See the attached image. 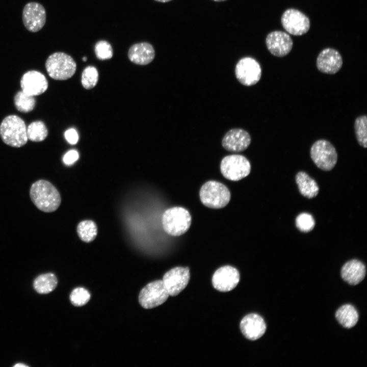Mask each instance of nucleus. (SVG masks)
<instances>
[{
  "instance_id": "25",
  "label": "nucleus",
  "mask_w": 367,
  "mask_h": 367,
  "mask_svg": "<svg viewBox=\"0 0 367 367\" xmlns=\"http://www.w3.org/2000/svg\"><path fill=\"white\" fill-rule=\"evenodd\" d=\"M27 137L29 140L35 142L44 140L48 135V130L42 121H35L31 123L27 127Z\"/></svg>"
},
{
  "instance_id": "18",
  "label": "nucleus",
  "mask_w": 367,
  "mask_h": 367,
  "mask_svg": "<svg viewBox=\"0 0 367 367\" xmlns=\"http://www.w3.org/2000/svg\"><path fill=\"white\" fill-rule=\"evenodd\" d=\"M240 329L243 334L248 339L256 340L265 333L266 324L259 315L251 313L246 316L240 323Z\"/></svg>"
},
{
  "instance_id": "9",
  "label": "nucleus",
  "mask_w": 367,
  "mask_h": 367,
  "mask_svg": "<svg viewBox=\"0 0 367 367\" xmlns=\"http://www.w3.org/2000/svg\"><path fill=\"white\" fill-rule=\"evenodd\" d=\"M281 22L287 32L295 36L306 34L310 27L309 18L300 11L294 8L288 9L283 12Z\"/></svg>"
},
{
  "instance_id": "21",
  "label": "nucleus",
  "mask_w": 367,
  "mask_h": 367,
  "mask_svg": "<svg viewBox=\"0 0 367 367\" xmlns=\"http://www.w3.org/2000/svg\"><path fill=\"white\" fill-rule=\"evenodd\" d=\"M296 181L300 193L308 198L316 197L319 191L316 181L303 171L299 172L296 176Z\"/></svg>"
},
{
  "instance_id": "22",
  "label": "nucleus",
  "mask_w": 367,
  "mask_h": 367,
  "mask_svg": "<svg viewBox=\"0 0 367 367\" xmlns=\"http://www.w3.org/2000/svg\"><path fill=\"white\" fill-rule=\"evenodd\" d=\"M335 318L338 323L346 328H351L357 324L359 316L355 308L351 304L340 307L335 312Z\"/></svg>"
},
{
  "instance_id": "20",
  "label": "nucleus",
  "mask_w": 367,
  "mask_h": 367,
  "mask_svg": "<svg viewBox=\"0 0 367 367\" xmlns=\"http://www.w3.org/2000/svg\"><path fill=\"white\" fill-rule=\"evenodd\" d=\"M154 57V48L148 42L135 44L129 48L128 52L129 60L138 65H147L152 61Z\"/></svg>"
},
{
  "instance_id": "12",
  "label": "nucleus",
  "mask_w": 367,
  "mask_h": 367,
  "mask_svg": "<svg viewBox=\"0 0 367 367\" xmlns=\"http://www.w3.org/2000/svg\"><path fill=\"white\" fill-rule=\"evenodd\" d=\"M22 21L26 29L31 32H37L44 25L46 12L44 7L36 2L27 4L23 9Z\"/></svg>"
},
{
  "instance_id": "31",
  "label": "nucleus",
  "mask_w": 367,
  "mask_h": 367,
  "mask_svg": "<svg viewBox=\"0 0 367 367\" xmlns=\"http://www.w3.org/2000/svg\"><path fill=\"white\" fill-rule=\"evenodd\" d=\"M94 51L96 57L101 60L110 59L113 55L111 45L105 40L98 41L95 45Z\"/></svg>"
},
{
  "instance_id": "14",
  "label": "nucleus",
  "mask_w": 367,
  "mask_h": 367,
  "mask_svg": "<svg viewBox=\"0 0 367 367\" xmlns=\"http://www.w3.org/2000/svg\"><path fill=\"white\" fill-rule=\"evenodd\" d=\"M240 280L239 271L234 267L225 266L219 268L213 275L214 287L220 292H228L234 289Z\"/></svg>"
},
{
  "instance_id": "15",
  "label": "nucleus",
  "mask_w": 367,
  "mask_h": 367,
  "mask_svg": "<svg viewBox=\"0 0 367 367\" xmlns=\"http://www.w3.org/2000/svg\"><path fill=\"white\" fill-rule=\"evenodd\" d=\"M48 86V81L44 75L36 70L27 71L20 80L22 91L34 96L43 94L47 89Z\"/></svg>"
},
{
  "instance_id": "16",
  "label": "nucleus",
  "mask_w": 367,
  "mask_h": 367,
  "mask_svg": "<svg viewBox=\"0 0 367 367\" xmlns=\"http://www.w3.org/2000/svg\"><path fill=\"white\" fill-rule=\"evenodd\" d=\"M343 59L340 53L332 48H326L319 54L316 65L321 72L333 74L342 67Z\"/></svg>"
},
{
  "instance_id": "23",
  "label": "nucleus",
  "mask_w": 367,
  "mask_h": 367,
  "mask_svg": "<svg viewBox=\"0 0 367 367\" xmlns=\"http://www.w3.org/2000/svg\"><path fill=\"white\" fill-rule=\"evenodd\" d=\"M58 280L51 273L43 274L38 276L34 281V287L39 294H46L52 292L57 286Z\"/></svg>"
},
{
  "instance_id": "32",
  "label": "nucleus",
  "mask_w": 367,
  "mask_h": 367,
  "mask_svg": "<svg viewBox=\"0 0 367 367\" xmlns=\"http://www.w3.org/2000/svg\"><path fill=\"white\" fill-rule=\"evenodd\" d=\"M79 157L78 152L75 150H71L68 151L63 156V160L64 163L67 165H70L76 161Z\"/></svg>"
},
{
  "instance_id": "7",
  "label": "nucleus",
  "mask_w": 367,
  "mask_h": 367,
  "mask_svg": "<svg viewBox=\"0 0 367 367\" xmlns=\"http://www.w3.org/2000/svg\"><path fill=\"white\" fill-rule=\"evenodd\" d=\"M220 170L225 178L232 181H238L249 174L251 165L244 156L232 154L227 155L222 160Z\"/></svg>"
},
{
  "instance_id": "29",
  "label": "nucleus",
  "mask_w": 367,
  "mask_h": 367,
  "mask_svg": "<svg viewBox=\"0 0 367 367\" xmlns=\"http://www.w3.org/2000/svg\"><path fill=\"white\" fill-rule=\"evenodd\" d=\"M90 298L89 292L83 287L74 289L70 295V301L75 306H82L85 305L89 301Z\"/></svg>"
},
{
  "instance_id": "35",
  "label": "nucleus",
  "mask_w": 367,
  "mask_h": 367,
  "mask_svg": "<svg viewBox=\"0 0 367 367\" xmlns=\"http://www.w3.org/2000/svg\"><path fill=\"white\" fill-rule=\"evenodd\" d=\"M157 2H162V3H166L168 2L169 1H171V0H155Z\"/></svg>"
},
{
  "instance_id": "36",
  "label": "nucleus",
  "mask_w": 367,
  "mask_h": 367,
  "mask_svg": "<svg viewBox=\"0 0 367 367\" xmlns=\"http://www.w3.org/2000/svg\"><path fill=\"white\" fill-rule=\"evenodd\" d=\"M213 1H215V2H219L225 1H226V0H213Z\"/></svg>"
},
{
  "instance_id": "37",
  "label": "nucleus",
  "mask_w": 367,
  "mask_h": 367,
  "mask_svg": "<svg viewBox=\"0 0 367 367\" xmlns=\"http://www.w3.org/2000/svg\"><path fill=\"white\" fill-rule=\"evenodd\" d=\"M83 60L84 61H86V60H87V57H84L83 58Z\"/></svg>"
},
{
  "instance_id": "19",
  "label": "nucleus",
  "mask_w": 367,
  "mask_h": 367,
  "mask_svg": "<svg viewBox=\"0 0 367 367\" xmlns=\"http://www.w3.org/2000/svg\"><path fill=\"white\" fill-rule=\"evenodd\" d=\"M366 274L365 265L360 260L353 259L344 264L341 269L343 279L351 285H356L364 279Z\"/></svg>"
},
{
  "instance_id": "27",
  "label": "nucleus",
  "mask_w": 367,
  "mask_h": 367,
  "mask_svg": "<svg viewBox=\"0 0 367 367\" xmlns=\"http://www.w3.org/2000/svg\"><path fill=\"white\" fill-rule=\"evenodd\" d=\"M357 140L360 146L367 147V117L366 115L358 117L354 123Z\"/></svg>"
},
{
  "instance_id": "26",
  "label": "nucleus",
  "mask_w": 367,
  "mask_h": 367,
  "mask_svg": "<svg viewBox=\"0 0 367 367\" xmlns=\"http://www.w3.org/2000/svg\"><path fill=\"white\" fill-rule=\"evenodd\" d=\"M14 103L19 112L27 113L33 110L36 105V100L34 96L19 91L14 96Z\"/></svg>"
},
{
  "instance_id": "5",
  "label": "nucleus",
  "mask_w": 367,
  "mask_h": 367,
  "mask_svg": "<svg viewBox=\"0 0 367 367\" xmlns=\"http://www.w3.org/2000/svg\"><path fill=\"white\" fill-rule=\"evenodd\" d=\"M199 196L205 206L212 208L225 207L230 200L231 195L227 187L215 180H209L201 187Z\"/></svg>"
},
{
  "instance_id": "17",
  "label": "nucleus",
  "mask_w": 367,
  "mask_h": 367,
  "mask_svg": "<svg viewBox=\"0 0 367 367\" xmlns=\"http://www.w3.org/2000/svg\"><path fill=\"white\" fill-rule=\"evenodd\" d=\"M249 134L242 128H233L224 135L222 145L226 150L240 152L246 149L251 143Z\"/></svg>"
},
{
  "instance_id": "33",
  "label": "nucleus",
  "mask_w": 367,
  "mask_h": 367,
  "mask_svg": "<svg viewBox=\"0 0 367 367\" xmlns=\"http://www.w3.org/2000/svg\"><path fill=\"white\" fill-rule=\"evenodd\" d=\"M64 136L67 141L72 145L75 144L78 140V135L74 128L67 129L65 132Z\"/></svg>"
},
{
  "instance_id": "6",
  "label": "nucleus",
  "mask_w": 367,
  "mask_h": 367,
  "mask_svg": "<svg viewBox=\"0 0 367 367\" xmlns=\"http://www.w3.org/2000/svg\"><path fill=\"white\" fill-rule=\"evenodd\" d=\"M310 153L316 165L323 170H331L334 167L337 161L335 148L330 142L326 140L316 141L311 147Z\"/></svg>"
},
{
  "instance_id": "2",
  "label": "nucleus",
  "mask_w": 367,
  "mask_h": 367,
  "mask_svg": "<svg viewBox=\"0 0 367 367\" xmlns=\"http://www.w3.org/2000/svg\"><path fill=\"white\" fill-rule=\"evenodd\" d=\"M0 136L3 142L11 147H20L28 141L27 126L19 116H6L0 124Z\"/></svg>"
},
{
  "instance_id": "3",
  "label": "nucleus",
  "mask_w": 367,
  "mask_h": 367,
  "mask_svg": "<svg viewBox=\"0 0 367 367\" xmlns=\"http://www.w3.org/2000/svg\"><path fill=\"white\" fill-rule=\"evenodd\" d=\"M191 216L188 210L182 207L167 209L162 216L164 231L172 236H179L186 232L191 224Z\"/></svg>"
},
{
  "instance_id": "10",
  "label": "nucleus",
  "mask_w": 367,
  "mask_h": 367,
  "mask_svg": "<svg viewBox=\"0 0 367 367\" xmlns=\"http://www.w3.org/2000/svg\"><path fill=\"white\" fill-rule=\"evenodd\" d=\"M235 74L241 84L250 86L256 84L260 80L261 68L259 63L254 58L244 57L237 63Z\"/></svg>"
},
{
  "instance_id": "34",
  "label": "nucleus",
  "mask_w": 367,
  "mask_h": 367,
  "mask_svg": "<svg viewBox=\"0 0 367 367\" xmlns=\"http://www.w3.org/2000/svg\"><path fill=\"white\" fill-rule=\"evenodd\" d=\"M14 366H15V367H20H20H21V366L25 367V366H28V365H25V364H23V363H17V364H15V365H14Z\"/></svg>"
},
{
  "instance_id": "1",
  "label": "nucleus",
  "mask_w": 367,
  "mask_h": 367,
  "mask_svg": "<svg viewBox=\"0 0 367 367\" xmlns=\"http://www.w3.org/2000/svg\"><path fill=\"white\" fill-rule=\"evenodd\" d=\"M30 196L37 208L45 213L56 211L61 202L58 190L51 182L45 179L38 180L32 185Z\"/></svg>"
},
{
  "instance_id": "4",
  "label": "nucleus",
  "mask_w": 367,
  "mask_h": 367,
  "mask_svg": "<svg viewBox=\"0 0 367 367\" xmlns=\"http://www.w3.org/2000/svg\"><path fill=\"white\" fill-rule=\"evenodd\" d=\"M45 68L49 76L56 80H66L71 77L76 69L73 59L63 52L50 55L45 62Z\"/></svg>"
},
{
  "instance_id": "8",
  "label": "nucleus",
  "mask_w": 367,
  "mask_h": 367,
  "mask_svg": "<svg viewBox=\"0 0 367 367\" xmlns=\"http://www.w3.org/2000/svg\"><path fill=\"white\" fill-rule=\"evenodd\" d=\"M169 295L163 280H156L149 283L142 289L139 301L143 308H153L164 303Z\"/></svg>"
},
{
  "instance_id": "28",
  "label": "nucleus",
  "mask_w": 367,
  "mask_h": 367,
  "mask_svg": "<svg viewBox=\"0 0 367 367\" xmlns=\"http://www.w3.org/2000/svg\"><path fill=\"white\" fill-rule=\"evenodd\" d=\"M98 80V72L95 67L89 66L84 69L81 79L82 84L84 88L89 90L94 88Z\"/></svg>"
},
{
  "instance_id": "13",
  "label": "nucleus",
  "mask_w": 367,
  "mask_h": 367,
  "mask_svg": "<svg viewBox=\"0 0 367 367\" xmlns=\"http://www.w3.org/2000/svg\"><path fill=\"white\" fill-rule=\"evenodd\" d=\"M266 44L270 53L278 57H283L291 51L293 42L286 33L275 31L269 33L266 38Z\"/></svg>"
},
{
  "instance_id": "11",
  "label": "nucleus",
  "mask_w": 367,
  "mask_h": 367,
  "mask_svg": "<svg viewBox=\"0 0 367 367\" xmlns=\"http://www.w3.org/2000/svg\"><path fill=\"white\" fill-rule=\"evenodd\" d=\"M189 280V268L177 267L166 272L162 280L169 295L175 296L185 289Z\"/></svg>"
},
{
  "instance_id": "24",
  "label": "nucleus",
  "mask_w": 367,
  "mask_h": 367,
  "mask_svg": "<svg viewBox=\"0 0 367 367\" xmlns=\"http://www.w3.org/2000/svg\"><path fill=\"white\" fill-rule=\"evenodd\" d=\"M77 232L82 241L89 243L95 239L97 234V227L92 220H84L78 223Z\"/></svg>"
},
{
  "instance_id": "30",
  "label": "nucleus",
  "mask_w": 367,
  "mask_h": 367,
  "mask_svg": "<svg viewBox=\"0 0 367 367\" xmlns=\"http://www.w3.org/2000/svg\"><path fill=\"white\" fill-rule=\"evenodd\" d=\"M296 225L301 231L307 232L313 229L315 225V222L314 218L310 214L303 213L297 217Z\"/></svg>"
}]
</instances>
